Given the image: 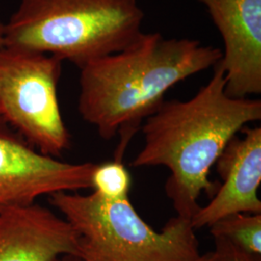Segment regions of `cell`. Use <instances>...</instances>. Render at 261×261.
Returning a JSON list of instances; mask_svg holds the SVG:
<instances>
[{"label": "cell", "instance_id": "obj_1", "mask_svg": "<svg viewBox=\"0 0 261 261\" xmlns=\"http://www.w3.org/2000/svg\"><path fill=\"white\" fill-rule=\"evenodd\" d=\"M222 49L189 38L142 33L133 45L81 68L77 111L103 140L120 136L122 156L144 120L165 102L170 88L214 68Z\"/></svg>", "mask_w": 261, "mask_h": 261}, {"label": "cell", "instance_id": "obj_2", "mask_svg": "<svg viewBox=\"0 0 261 261\" xmlns=\"http://www.w3.org/2000/svg\"><path fill=\"white\" fill-rule=\"evenodd\" d=\"M186 101L161 105L141 126L144 145L132 162L135 168L165 167V191L178 217L192 220L202 193L214 195L211 168L229 140L248 124L261 119V101L225 93L223 69Z\"/></svg>", "mask_w": 261, "mask_h": 261}, {"label": "cell", "instance_id": "obj_3", "mask_svg": "<svg viewBox=\"0 0 261 261\" xmlns=\"http://www.w3.org/2000/svg\"><path fill=\"white\" fill-rule=\"evenodd\" d=\"M138 0H21L5 24L4 47L56 56L80 69L142 35Z\"/></svg>", "mask_w": 261, "mask_h": 261}, {"label": "cell", "instance_id": "obj_4", "mask_svg": "<svg viewBox=\"0 0 261 261\" xmlns=\"http://www.w3.org/2000/svg\"><path fill=\"white\" fill-rule=\"evenodd\" d=\"M48 199L74 229L82 261H192L200 254L189 219L176 216L156 231L129 198L60 192Z\"/></svg>", "mask_w": 261, "mask_h": 261}, {"label": "cell", "instance_id": "obj_5", "mask_svg": "<svg viewBox=\"0 0 261 261\" xmlns=\"http://www.w3.org/2000/svg\"><path fill=\"white\" fill-rule=\"evenodd\" d=\"M62 61L39 51L0 47V118L42 154L71 146L57 95Z\"/></svg>", "mask_w": 261, "mask_h": 261}, {"label": "cell", "instance_id": "obj_6", "mask_svg": "<svg viewBox=\"0 0 261 261\" xmlns=\"http://www.w3.org/2000/svg\"><path fill=\"white\" fill-rule=\"evenodd\" d=\"M95 166L42 154L0 118V213L33 205L41 196L90 189Z\"/></svg>", "mask_w": 261, "mask_h": 261}, {"label": "cell", "instance_id": "obj_7", "mask_svg": "<svg viewBox=\"0 0 261 261\" xmlns=\"http://www.w3.org/2000/svg\"><path fill=\"white\" fill-rule=\"evenodd\" d=\"M220 32L225 93L245 99L261 93V0H196Z\"/></svg>", "mask_w": 261, "mask_h": 261}, {"label": "cell", "instance_id": "obj_8", "mask_svg": "<svg viewBox=\"0 0 261 261\" xmlns=\"http://www.w3.org/2000/svg\"><path fill=\"white\" fill-rule=\"evenodd\" d=\"M234 136L216 162L223 184L210 202L200 206L191 220L195 229L210 227L220 219L236 213L261 214V128L244 127Z\"/></svg>", "mask_w": 261, "mask_h": 261}, {"label": "cell", "instance_id": "obj_9", "mask_svg": "<svg viewBox=\"0 0 261 261\" xmlns=\"http://www.w3.org/2000/svg\"><path fill=\"white\" fill-rule=\"evenodd\" d=\"M79 257L77 239L64 218L37 203L0 213V261Z\"/></svg>", "mask_w": 261, "mask_h": 261}, {"label": "cell", "instance_id": "obj_10", "mask_svg": "<svg viewBox=\"0 0 261 261\" xmlns=\"http://www.w3.org/2000/svg\"><path fill=\"white\" fill-rule=\"evenodd\" d=\"M209 228L213 238L224 239L242 252L261 257V214L228 215Z\"/></svg>", "mask_w": 261, "mask_h": 261}, {"label": "cell", "instance_id": "obj_11", "mask_svg": "<svg viewBox=\"0 0 261 261\" xmlns=\"http://www.w3.org/2000/svg\"><path fill=\"white\" fill-rule=\"evenodd\" d=\"M130 172L122 161L114 160L96 164L91 177V188L100 197L109 201L129 198Z\"/></svg>", "mask_w": 261, "mask_h": 261}, {"label": "cell", "instance_id": "obj_12", "mask_svg": "<svg viewBox=\"0 0 261 261\" xmlns=\"http://www.w3.org/2000/svg\"><path fill=\"white\" fill-rule=\"evenodd\" d=\"M215 261H261V257L242 252L224 239L214 238Z\"/></svg>", "mask_w": 261, "mask_h": 261}, {"label": "cell", "instance_id": "obj_13", "mask_svg": "<svg viewBox=\"0 0 261 261\" xmlns=\"http://www.w3.org/2000/svg\"><path fill=\"white\" fill-rule=\"evenodd\" d=\"M192 261H215L214 252H209L204 254H199V256Z\"/></svg>", "mask_w": 261, "mask_h": 261}, {"label": "cell", "instance_id": "obj_14", "mask_svg": "<svg viewBox=\"0 0 261 261\" xmlns=\"http://www.w3.org/2000/svg\"><path fill=\"white\" fill-rule=\"evenodd\" d=\"M4 32H5V24L0 20V47H4Z\"/></svg>", "mask_w": 261, "mask_h": 261}, {"label": "cell", "instance_id": "obj_15", "mask_svg": "<svg viewBox=\"0 0 261 261\" xmlns=\"http://www.w3.org/2000/svg\"><path fill=\"white\" fill-rule=\"evenodd\" d=\"M60 261H82L79 257L74 256V255H65L63 257H61Z\"/></svg>", "mask_w": 261, "mask_h": 261}]
</instances>
